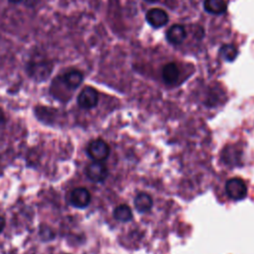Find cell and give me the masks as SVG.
Returning a JSON list of instances; mask_svg holds the SVG:
<instances>
[{
	"label": "cell",
	"mask_w": 254,
	"mask_h": 254,
	"mask_svg": "<svg viewBox=\"0 0 254 254\" xmlns=\"http://www.w3.org/2000/svg\"><path fill=\"white\" fill-rule=\"evenodd\" d=\"M225 190L227 195L234 200H240L247 194L246 185L239 178L229 179L225 184Z\"/></svg>",
	"instance_id": "obj_2"
},
{
	"label": "cell",
	"mask_w": 254,
	"mask_h": 254,
	"mask_svg": "<svg viewBox=\"0 0 254 254\" xmlns=\"http://www.w3.org/2000/svg\"><path fill=\"white\" fill-rule=\"evenodd\" d=\"M98 103V92L91 86H85L77 95V104L83 109H91Z\"/></svg>",
	"instance_id": "obj_3"
},
{
	"label": "cell",
	"mask_w": 254,
	"mask_h": 254,
	"mask_svg": "<svg viewBox=\"0 0 254 254\" xmlns=\"http://www.w3.org/2000/svg\"><path fill=\"white\" fill-rule=\"evenodd\" d=\"M146 21L152 27L160 28L165 26L168 23L169 17H168V14L163 9L153 8L146 13Z\"/></svg>",
	"instance_id": "obj_7"
},
{
	"label": "cell",
	"mask_w": 254,
	"mask_h": 254,
	"mask_svg": "<svg viewBox=\"0 0 254 254\" xmlns=\"http://www.w3.org/2000/svg\"><path fill=\"white\" fill-rule=\"evenodd\" d=\"M85 173L89 180L95 183H99L103 182L106 179L108 175V170L103 163L99 161H94L86 167Z\"/></svg>",
	"instance_id": "obj_6"
},
{
	"label": "cell",
	"mask_w": 254,
	"mask_h": 254,
	"mask_svg": "<svg viewBox=\"0 0 254 254\" xmlns=\"http://www.w3.org/2000/svg\"><path fill=\"white\" fill-rule=\"evenodd\" d=\"M4 228H5V219L3 216L0 215V233L3 231Z\"/></svg>",
	"instance_id": "obj_16"
},
{
	"label": "cell",
	"mask_w": 254,
	"mask_h": 254,
	"mask_svg": "<svg viewBox=\"0 0 254 254\" xmlns=\"http://www.w3.org/2000/svg\"><path fill=\"white\" fill-rule=\"evenodd\" d=\"M54 69L53 62L41 55L31 57L26 64V72L30 78L37 82L46 81Z\"/></svg>",
	"instance_id": "obj_1"
},
{
	"label": "cell",
	"mask_w": 254,
	"mask_h": 254,
	"mask_svg": "<svg viewBox=\"0 0 254 254\" xmlns=\"http://www.w3.org/2000/svg\"><path fill=\"white\" fill-rule=\"evenodd\" d=\"M10 3H12V4H19V3H21L23 0H8Z\"/></svg>",
	"instance_id": "obj_17"
},
{
	"label": "cell",
	"mask_w": 254,
	"mask_h": 254,
	"mask_svg": "<svg viewBox=\"0 0 254 254\" xmlns=\"http://www.w3.org/2000/svg\"><path fill=\"white\" fill-rule=\"evenodd\" d=\"M89 191L84 188H76L70 192V203L77 208H84L90 202Z\"/></svg>",
	"instance_id": "obj_8"
},
{
	"label": "cell",
	"mask_w": 254,
	"mask_h": 254,
	"mask_svg": "<svg viewBox=\"0 0 254 254\" xmlns=\"http://www.w3.org/2000/svg\"><path fill=\"white\" fill-rule=\"evenodd\" d=\"M59 77L62 82L71 91L76 89L83 81V73L76 68H70L59 75Z\"/></svg>",
	"instance_id": "obj_5"
},
{
	"label": "cell",
	"mask_w": 254,
	"mask_h": 254,
	"mask_svg": "<svg viewBox=\"0 0 254 254\" xmlns=\"http://www.w3.org/2000/svg\"><path fill=\"white\" fill-rule=\"evenodd\" d=\"M110 149L106 142L101 139H96L91 141L87 146V154L94 161H103L109 155Z\"/></svg>",
	"instance_id": "obj_4"
},
{
	"label": "cell",
	"mask_w": 254,
	"mask_h": 254,
	"mask_svg": "<svg viewBox=\"0 0 254 254\" xmlns=\"http://www.w3.org/2000/svg\"><path fill=\"white\" fill-rule=\"evenodd\" d=\"M203 6L208 13L215 15L224 13L227 7L224 0H205Z\"/></svg>",
	"instance_id": "obj_13"
},
{
	"label": "cell",
	"mask_w": 254,
	"mask_h": 254,
	"mask_svg": "<svg viewBox=\"0 0 254 254\" xmlns=\"http://www.w3.org/2000/svg\"><path fill=\"white\" fill-rule=\"evenodd\" d=\"M67 91H71V90H69L62 82V80L60 79L59 76L55 77L53 82H52V85H51V93H52V95L55 98H57V99H59L61 101H67L68 98H69V95H67Z\"/></svg>",
	"instance_id": "obj_10"
},
{
	"label": "cell",
	"mask_w": 254,
	"mask_h": 254,
	"mask_svg": "<svg viewBox=\"0 0 254 254\" xmlns=\"http://www.w3.org/2000/svg\"><path fill=\"white\" fill-rule=\"evenodd\" d=\"M134 204L138 211L146 212L151 209V207L153 205V200H152V197L148 193L140 192L136 195V197L134 199Z\"/></svg>",
	"instance_id": "obj_12"
},
{
	"label": "cell",
	"mask_w": 254,
	"mask_h": 254,
	"mask_svg": "<svg viewBox=\"0 0 254 254\" xmlns=\"http://www.w3.org/2000/svg\"><path fill=\"white\" fill-rule=\"evenodd\" d=\"M147 1H149V2H154V1H156V0H147Z\"/></svg>",
	"instance_id": "obj_18"
},
{
	"label": "cell",
	"mask_w": 254,
	"mask_h": 254,
	"mask_svg": "<svg viewBox=\"0 0 254 254\" xmlns=\"http://www.w3.org/2000/svg\"><path fill=\"white\" fill-rule=\"evenodd\" d=\"M219 54L224 60H226L228 62H232L237 57L238 51H237L235 46H233L231 44H226V45H223L221 47V49L219 51Z\"/></svg>",
	"instance_id": "obj_15"
},
{
	"label": "cell",
	"mask_w": 254,
	"mask_h": 254,
	"mask_svg": "<svg viewBox=\"0 0 254 254\" xmlns=\"http://www.w3.org/2000/svg\"><path fill=\"white\" fill-rule=\"evenodd\" d=\"M180 69L176 63H168L163 66L162 77L167 84H174L178 81Z\"/></svg>",
	"instance_id": "obj_9"
},
{
	"label": "cell",
	"mask_w": 254,
	"mask_h": 254,
	"mask_svg": "<svg viewBox=\"0 0 254 254\" xmlns=\"http://www.w3.org/2000/svg\"><path fill=\"white\" fill-rule=\"evenodd\" d=\"M166 36H167V39L170 43L178 45V44H181V43L184 42V40L186 39L187 33H186V30L183 26L176 24V25H173L168 30Z\"/></svg>",
	"instance_id": "obj_11"
},
{
	"label": "cell",
	"mask_w": 254,
	"mask_h": 254,
	"mask_svg": "<svg viewBox=\"0 0 254 254\" xmlns=\"http://www.w3.org/2000/svg\"><path fill=\"white\" fill-rule=\"evenodd\" d=\"M113 216L115 219L119 221H129L132 218V210L128 205L121 204L114 209Z\"/></svg>",
	"instance_id": "obj_14"
}]
</instances>
